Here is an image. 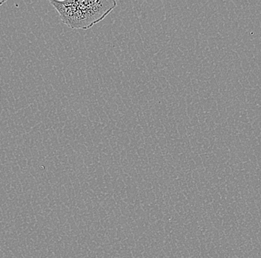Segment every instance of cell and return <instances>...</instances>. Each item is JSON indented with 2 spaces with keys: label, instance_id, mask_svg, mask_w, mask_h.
<instances>
[{
  "label": "cell",
  "instance_id": "cell-2",
  "mask_svg": "<svg viewBox=\"0 0 261 258\" xmlns=\"http://www.w3.org/2000/svg\"><path fill=\"white\" fill-rule=\"evenodd\" d=\"M5 3H6V1H0V6H2V5L4 4Z\"/></svg>",
  "mask_w": 261,
  "mask_h": 258
},
{
  "label": "cell",
  "instance_id": "cell-1",
  "mask_svg": "<svg viewBox=\"0 0 261 258\" xmlns=\"http://www.w3.org/2000/svg\"><path fill=\"white\" fill-rule=\"evenodd\" d=\"M62 22L73 29H89L103 20L117 6L115 0H51Z\"/></svg>",
  "mask_w": 261,
  "mask_h": 258
}]
</instances>
